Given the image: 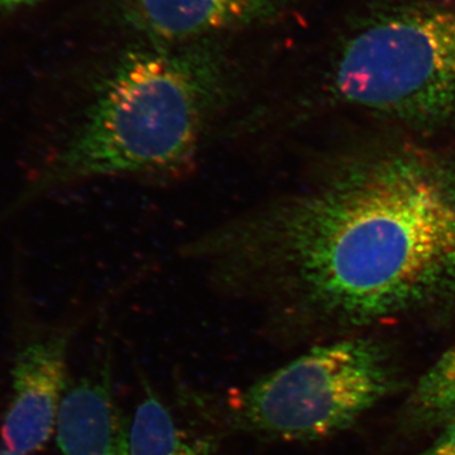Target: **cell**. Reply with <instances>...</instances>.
Wrapping results in <instances>:
<instances>
[{"mask_svg": "<svg viewBox=\"0 0 455 455\" xmlns=\"http://www.w3.org/2000/svg\"><path fill=\"white\" fill-rule=\"evenodd\" d=\"M176 256L283 343L454 307L455 149L390 146L319 167Z\"/></svg>", "mask_w": 455, "mask_h": 455, "instance_id": "6da1fadb", "label": "cell"}, {"mask_svg": "<svg viewBox=\"0 0 455 455\" xmlns=\"http://www.w3.org/2000/svg\"><path fill=\"white\" fill-rule=\"evenodd\" d=\"M238 62L212 40L142 41L86 75L41 132L26 187L0 223L66 188L106 181L181 184L227 147L256 104Z\"/></svg>", "mask_w": 455, "mask_h": 455, "instance_id": "7a4b0ae2", "label": "cell"}, {"mask_svg": "<svg viewBox=\"0 0 455 455\" xmlns=\"http://www.w3.org/2000/svg\"><path fill=\"white\" fill-rule=\"evenodd\" d=\"M326 92L418 128L455 124V0H376L344 23Z\"/></svg>", "mask_w": 455, "mask_h": 455, "instance_id": "3957f363", "label": "cell"}, {"mask_svg": "<svg viewBox=\"0 0 455 455\" xmlns=\"http://www.w3.org/2000/svg\"><path fill=\"white\" fill-rule=\"evenodd\" d=\"M401 385L391 350L372 338L313 347L228 398L235 429L281 442H313L357 423Z\"/></svg>", "mask_w": 455, "mask_h": 455, "instance_id": "277c9868", "label": "cell"}, {"mask_svg": "<svg viewBox=\"0 0 455 455\" xmlns=\"http://www.w3.org/2000/svg\"><path fill=\"white\" fill-rule=\"evenodd\" d=\"M70 333L51 331L20 347L12 370V400L2 439L4 447L29 455L56 434L64 400Z\"/></svg>", "mask_w": 455, "mask_h": 455, "instance_id": "5b68a950", "label": "cell"}, {"mask_svg": "<svg viewBox=\"0 0 455 455\" xmlns=\"http://www.w3.org/2000/svg\"><path fill=\"white\" fill-rule=\"evenodd\" d=\"M290 0H118L122 25L145 42L185 44L280 16Z\"/></svg>", "mask_w": 455, "mask_h": 455, "instance_id": "8992f818", "label": "cell"}, {"mask_svg": "<svg viewBox=\"0 0 455 455\" xmlns=\"http://www.w3.org/2000/svg\"><path fill=\"white\" fill-rule=\"evenodd\" d=\"M56 439L62 455H127V427L114 398L109 364L65 392Z\"/></svg>", "mask_w": 455, "mask_h": 455, "instance_id": "52a82bcc", "label": "cell"}, {"mask_svg": "<svg viewBox=\"0 0 455 455\" xmlns=\"http://www.w3.org/2000/svg\"><path fill=\"white\" fill-rule=\"evenodd\" d=\"M455 418V343L423 374L407 397L401 425L411 433L442 429Z\"/></svg>", "mask_w": 455, "mask_h": 455, "instance_id": "ba28073f", "label": "cell"}, {"mask_svg": "<svg viewBox=\"0 0 455 455\" xmlns=\"http://www.w3.org/2000/svg\"><path fill=\"white\" fill-rule=\"evenodd\" d=\"M127 455L211 454L185 435L163 401L147 388L127 427Z\"/></svg>", "mask_w": 455, "mask_h": 455, "instance_id": "9c48e42d", "label": "cell"}, {"mask_svg": "<svg viewBox=\"0 0 455 455\" xmlns=\"http://www.w3.org/2000/svg\"><path fill=\"white\" fill-rule=\"evenodd\" d=\"M416 455H455V418L440 429L433 444Z\"/></svg>", "mask_w": 455, "mask_h": 455, "instance_id": "30bf717a", "label": "cell"}, {"mask_svg": "<svg viewBox=\"0 0 455 455\" xmlns=\"http://www.w3.org/2000/svg\"><path fill=\"white\" fill-rule=\"evenodd\" d=\"M42 0H0V18L12 16L17 12L38 4Z\"/></svg>", "mask_w": 455, "mask_h": 455, "instance_id": "8fae6325", "label": "cell"}, {"mask_svg": "<svg viewBox=\"0 0 455 455\" xmlns=\"http://www.w3.org/2000/svg\"><path fill=\"white\" fill-rule=\"evenodd\" d=\"M0 455H26V454L16 453V451H9V449L4 448V449H0Z\"/></svg>", "mask_w": 455, "mask_h": 455, "instance_id": "7c38bea8", "label": "cell"}]
</instances>
